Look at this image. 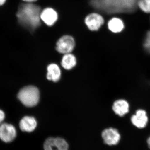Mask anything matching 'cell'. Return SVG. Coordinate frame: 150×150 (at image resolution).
<instances>
[{
  "label": "cell",
  "instance_id": "cell-1",
  "mask_svg": "<svg viewBox=\"0 0 150 150\" xmlns=\"http://www.w3.org/2000/svg\"><path fill=\"white\" fill-rule=\"evenodd\" d=\"M139 0H90L94 8L108 14L130 13L136 10Z\"/></svg>",
  "mask_w": 150,
  "mask_h": 150
},
{
  "label": "cell",
  "instance_id": "cell-2",
  "mask_svg": "<svg viewBox=\"0 0 150 150\" xmlns=\"http://www.w3.org/2000/svg\"><path fill=\"white\" fill-rule=\"evenodd\" d=\"M40 6L28 3L20 6L16 16L20 24L33 31L40 25Z\"/></svg>",
  "mask_w": 150,
  "mask_h": 150
},
{
  "label": "cell",
  "instance_id": "cell-3",
  "mask_svg": "<svg viewBox=\"0 0 150 150\" xmlns=\"http://www.w3.org/2000/svg\"><path fill=\"white\" fill-rule=\"evenodd\" d=\"M18 98L25 106L33 107L39 102L40 92L36 87L27 86L20 91L18 94Z\"/></svg>",
  "mask_w": 150,
  "mask_h": 150
},
{
  "label": "cell",
  "instance_id": "cell-4",
  "mask_svg": "<svg viewBox=\"0 0 150 150\" xmlns=\"http://www.w3.org/2000/svg\"><path fill=\"white\" fill-rule=\"evenodd\" d=\"M74 38L70 35H64L56 43V50L61 54H70L75 47Z\"/></svg>",
  "mask_w": 150,
  "mask_h": 150
},
{
  "label": "cell",
  "instance_id": "cell-5",
  "mask_svg": "<svg viewBox=\"0 0 150 150\" xmlns=\"http://www.w3.org/2000/svg\"><path fill=\"white\" fill-rule=\"evenodd\" d=\"M44 150H68L69 145L63 138L50 137L45 141Z\"/></svg>",
  "mask_w": 150,
  "mask_h": 150
},
{
  "label": "cell",
  "instance_id": "cell-6",
  "mask_svg": "<svg viewBox=\"0 0 150 150\" xmlns=\"http://www.w3.org/2000/svg\"><path fill=\"white\" fill-rule=\"evenodd\" d=\"M16 135V129L12 124L4 123L0 125V139L3 142L5 143L12 142Z\"/></svg>",
  "mask_w": 150,
  "mask_h": 150
},
{
  "label": "cell",
  "instance_id": "cell-7",
  "mask_svg": "<svg viewBox=\"0 0 150 150\" xmlns=\"http://www.w3.org/2000/svg\"><path fill=\"white\" fill-rule=\"evenodd\" d=\"M102 137L105 144L109 146L117 145L121 139L118 130L112 128L105 129L102 132Z\"/></svg>",
  "mask_w": 150,
  "mask_h": 150
},
{
  "label": "cell",
  "instance_id": "cell-8",
  "mask_svg": "<svg viewBox=\"0 0 150 150\" xmlns=\"http://www.w3.org/2000/svg\"><path fill=\"white\" fill-rule=\"evenodd\" d=\"M89 29L92 31L98 30L104 23V19L100 15L93 13L88 15L85 20Z\"/></svg>",
  "mask_w": 150,
  "mask_h": 150
},
{
  "label": "cell",
  "instance_id": "cell-9",
  "mask_svg": "<svg viewBox=\"0 0 150 150\" xmlns=\"http://www.w3.org/2000/svg\"><path fill=\"white\" fill-rule=\"evenodd\" d=\"M131 120L134 126L139 129H143L147 126L149 118L146 110L139 109L136 111V114L131 116Z\"/></svg>",
  "mask_w": 150,
  "mask_h": 150
},
{
  "label": "cell",
  "instance_id": "cell-10",
  "mask_svg": "<svg viewBox=\"0 0 150 150\" xmlns=\"http://www.w3.org/2000/svg\"><path fill=\"white\" fill-rule=\"evenodd\" d=\"M40 19L48 26H52L58 19L57 12L53 9L48 8L41 12Z\"/></svg>",
  "mask_w": 150,
  "mask_h": 150
},
{
  "label": "cell",
  "instance_id": "cell-11",
  "mask_svg": "<svg viewBox=\"0 0 150 150\" xmlns=\"http://www.w3.org/2000/svg\"><path fill=\"white\" fill-rule=\"evenodd\" d=\"M112 108L115 114L123 117L129 112L130 105L125 100H117L113 103Z\"/></svg>",
  "mask_w": 150,
  "mask_h": 150
},
{
  "label": "cell",
  "instance_id": "cell-12",
  "mask_svg": "<svg viewBox=\"0 0 150 150\" xmlns=\"http://www.w3.org/2000/svg\"><path fill=\"white\" fill-rule=\"evenodd\" d=\"M37 125V121L32 116H25L22 118L19 123L20 128L23 132H32L35 130Z\"/></svg>",
  "mask_w": 150,
  "mask_h": 150
},
{
  "label": "cell",
  "instance_id": "cell-13",
  "mask_svg": "<svg viewBox=\"0 0 150 150\" xmlns=\"http://www.w3.org/2000/svg\"><path fill=\"white\" fill-rule=\"evenodd\" d=\"M47 78L48 80L54 82H57L61 78V70L58 65L56 64H51L47 68Z\"/></svg>",
  "mask_w": 150,
  "mask_h": 150
},
{
  "label": "cell",
  "instance_id": "cell-14",
  "mask_svg": "<svg viewBox=\"0 0 150 150\" xmlns=\"http://www.w3.org/2000/svg\"><path fill=\"white\" fill-rule=\"evenodd\" d=\"M108 28L112 32L118 33L121 32L124 29V23L120 19L114 18L108 22Z\"/></svg>",
  "mask_w": 150,
  "mask_h": 150
},
{
  "label": "cell",
  "instance_id": "cell-15",
  "mask_svg": "<svg viewBox=\"0 0 150 150\" xmlns=\"http://www.w3.org/2000/svg\"><path fill=\"white\" fill-rule=\"evenodd\" d=\"M76 57L72 54H66L63 56L62 59V67L65 69L70 70L76 66Z\"/></svg>",
  "mask_w": 150,
  "mask_h": 150
},
{
  "label": "cell",
  "instance_id": "cell-16",
  "mask_svg": "<svg viewBox=\"0 0 150 150\" xmlns=\"http://www.w3.org/2000/svg\"><path fill=\"white\" fill-rule=\"evenodd\" d=\"M138 7L144 12L150 13V0H139Z\"/></svg>",
  "mask_w": 150,
  "mask_h": 150
},
{
  "label": "cell",
  "instance_id": "cell-17",
  "mask_svg": "<svg viewBox=\"0 0 150 150\" xmlns=\"http://www.w3.org/2000/svg\"><path fill=\"white\" fill-rule=\"evenodd\" d=\"M143 47L146 53L150 55V38L143 44Z\"/></svg>",
  "mask_w": 150,
  "mask_h": 150
},
{
  "label": "cell",
  "instance_id": "cell-18",
  "mask_svg": "<svg viewBox=\"0 0 150 150\" xmlns=\"http://www.w3.org/2000/svg\"><path fill=\"white\" fill-rule=\"evenodd\" d=\"M5 118V114L4 111L1 110H0V124L3 122Z\"/></svg>",
  "mask_w": 150,
  "mask_h": 150
},
{
  "label": "cell",
  "instance_id": "cell-19",
  "mask_svg": "<svg viewBox=\"0 0 150 150\" xmlns=\"http://www.w3.org/2000/svg\"><path fill=\"white\" fill-rule=\"evenodd\" d=\"M6 0H0V6L2 5L5 2Z\"/></svg>",
  "mask_w": 150,
  "mask_h": 150
},
{
  "label": "cell",
  "instance_id": "cell-20",
  "mask_svg": "<svg viewBox=\"0 0 150 150\" xmlns=\"http://www.w3.org/2000/svg\"><path fill=\"white\" fill-rule=\"evenodd\" d=\"M24 1L26 2H32L35 1L36 0H23Z\"/></svg>",
  "mask_w": 150,
  "mask_h": 150
},
{
  "label": "cell",
  "instance_id": "cell-21",
  "mask_svg": "<svg viewBox=\"0 0 150 150\" xmlns=\"http://www.w3.org/2000/svg\"><path fill=\"white\" fill-rule=\"evenodd\" d=\"M147 143L150 149V137L148 138L147 139Z\"/></svg>",
  "mask_w": 150,
  "mask_h": 150
}]
</instances>
